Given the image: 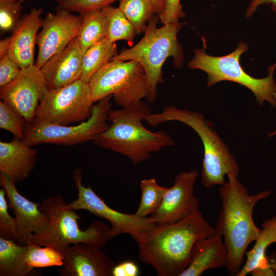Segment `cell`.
Returning a JSON list of instances; mask_svg holds the SVG:
<instances>
[{"instance_id": "12", "label": "cell", "mask_w": 276, "mask_h": 276, "mask_svg": "<svg viewBox=\"0 0 276 276\" xmlns=\"http://www.w3.org/2000/svg\"><path fill=\"white\" fill-rule=\"evenodd\" d=\"M47 89L41 69L34 64L21 68L15 79L0 87V97L30 123L35 119L40 99Z\"/></svg>"}, {"instance_id": "13", "label": "cell", "mask_w": 276, "mask_h": 276, "mask_svg": "<svg viewBox=\"0 0 276 276\" xmlns=\"http://www.w3.org/2000/svg\"><path fill=\"white\" fill-rule=\"evenodd\" d=\"M82 17L62 9L48 12L37 34V56L35 65L41 68L53 55L63 50L78 34Z\"/></svg>"}, {"instance_id": "19", "label": "cell", "mask_w": 276, "mask_h": 276, "mask_svg": "<svg viewBox=\"0 0 276 276\" xmlns=\"http://www.w3.org/2000/svg\"><path fill=\"white\" fill-rule=\"evenodd\" d=\"M32 147L15 137L10 142L0 141V172L15 182L27 179L34 169L37 155Z\"/></svg>"}, {"instance_id": "33", "label": "cell", "mask_w": 276, "mask_h": 276, "mask_svg": "<svg viewBox=\"0 0 276 276\" xmlns=\"http://www.w3.org/2000/svg\"><path fill=\"white\" fill-rule=\"evenodd\" d=\"M21 68L7 54L0 57V87L15 79Z\"/></svg>"}, {"instance_id": "21", "label": "cell", "mask_w": 276, "mask_h": 276, "mask_svg": "<svg viewBox=\"0 0 276 276\" xmlns=\"http://www.w3.org/2000/svg\"><path fill=\"white\" fill-rule=\"evenodd\" d=\"M259 236L252 248L245 252V263L237 276L276 275L269 265L266 250L276 242V216L265 220L261 224Z\"/></svg>"}, {"instance_id": "5", "label": "cell", "mask_w": 276, "mask_h": 276, "mask_svg": "<svg viewBox=\"0 0 276 276\" xmlns=\"http://www.w3.org/2000/svg\"><path fill=\"white\" fill-rule=\"evenodd\" d=\"M159 16L154 14L148 21L141 40L129 49H124L112 60L134 61L143 67L148 80L147 99L153 102L157 97V86L164 81L162 68L166 59L173 58L174 66L180 68L183 63V49L177 35L182 26L177 21L157 27Z\"/></svg>"}, {"instance_id": "17", "label": "cell", "mask_w": 276, "mask_h": 276, "mask_svg": "<svg viewBox=\"0 0 276 276\" xmlns=\"http://www.w3.org/2000/svg\"><path fill=\"white\" fill-rule=\"evenodd\" d=\"M42 9L33 8L20 18L9 37L7 54L21 68L33 65L37 32L41 27Z\"/></svg>"}, {"instance_id": "6", "label": "cell", "mask_w": 276, "mask_h": 276, "mask_svg": "<svg viewBox=\"0 0 276 276\" xmlns=\"http://www.w3.org/2000/svg\"><path fill=\"white\" fill-rule=\"evenodd\" d=\"M39 207L48 214L49 223L41 233L31 235L27 245L50 246L63 254L72 244L84 243L101 248L111 239L110 228L102 221H95L81 230L78 224L80 216L67 206L61 195L47 198Z\"/></svg>"}, {"instance_id": "22", "label": "cell", "mask_w": 276, "mask_h": 276, "mask_svg": "<svg viewBox=\"0 0 276 276\" xmlns=\"http://www.w3.org/2000/svg\"><path fill=\"white\" fill-rule=\"evenodd\" d=\"M15 241L0 237L1 276H27L33 271L26 262L28 245H21Z\"/></svg>"}, {"instance_id": "42", "label": "cell", "mask_w": 276, "mask_h": 276, "mask_svg": "<svg viewBox=\"0 0 276 276\" xmlns=\"http://www.w3.org/2000/svg\"><path fill=\"white\" fill-rule=\"evenodd\" d=\"M275 75H276V70H275Z\"/></svg>"}, {"instance_id": "24", "label": "cell", "mask_w": 276, "mask_h": 276, "mask_svg": "<svg viewBox=\"0 0 276 276\" xmlns=\"http://www.w3.org/2000/svg\"><path fill=\"white\" fill-rule=\"evenodd\" d=\"M81 25L76 38L84 53L90 47L106 38L108 22L101 9L80 14Z\"/></svg>"}, {"instance_id": "28", "label": "cell", "mask_w": 276, "mask_h": 276, "mask_svg": "<svg viewBox=\"0 0 276 276\" xmlns=\"http://www.w3.org/2000/svg\"><path fill=\"white\" fill-rule=\"evenodd\" d=\"M26 262L28 267L32 271L36 268L52 266H61L64 264L63 255L59 251L50 246L36 244L28 245Z\"/></svg>"}, {"instance_id": "14", "label": "cell", "mask_w": 276, "mask_h": 276, "mask_svg": "<svg viewBox=\"0 0 276 276\" xmlns=\"http://www.w3.org/2000/svg\"><path fill=\"white\" fill-rule=\"evenodd\" d=\"M198 175L193 170L176 175L173 185L168 188L160 205L150 215L157 225L179 221L198 208V199L194 194Z\"/></svg>"}, {"instance_id": "38", "label": "cell", "mask_w": 276, "mask_h": 276, "mask_svg": "<svg viewBox=\"0 0 276 276\" xmlns=\"http://www.w3.org/2000/svg\"><path fill=\"white\" fill-rule=\"evenodd\" d=\"M9 38L7 37L0 41V57L7 54Z\"/></svg>"}, {"instance_id": "2", "label": "cell", "mask_w": 276, "mask_h": 276, "mask_svg": "<svg viewBox=\"0 0 276 276\" xmlns=\"http://www.w3.org/2000/svg\"><path fill=\"white\" fill-rule=\"evenodd\" d=\"M219 189L222 209L215 225V233L221 235L228 252L226 268L229 275L238 274L243 267L248 246L255 241L261 229L256 225L253 212L257 203L269 197L265 190L249 195L246 187L238 176L229 175Z\"/></svg>"}, {"instance_id": "20", "label": "cell", "mask_w": 276, "mask_h": 276, "mask_svg": "<svg viewBox=\"0 0 276 276\" xmlns=\"http://www.w3.org/2000/svg\"><path fill=\"white\" fill-rule=\"evenodd\" d=\"M227 262L228 252L223 238L215 233L195 243L189 265L180 276H200L208 269L226 267Z\"/></svg>"}, {"instance_id": "40", "label": "cell", "mask_w": 276, "mask_h": 276, "mask_svg": "<svg viewBox=\"0 0 276 276\" xmlns=\"http://www.w3.org/2000/svg\"><path fill=\"white\" fill-rule=\"evenodd\" d=\"M275 135H276V129L272 131L271 132L269 133L268 135V136L269 137H271Z\"/></svg>"}, {"instance_id": "34", "label": "cell", "mask_w": 276, "mask_h": 276, "mask_svg": "<svg viewBox=\"0 0 276 276\" xmlns=\"http://www.w3.org/2000/svg\"><path fill=\"white\" fill-rule=\"evenodd\" d=\"M185 15L180 0H166L164 10L159 17L160 22L165 25L177 22Z\"/></svg>"}, {"instance_id": "36", "label": "cell", "mask_w": 276, "mask_h": 276, "mask_svg": "<svg viewBox=\"0 0 276 276\" xmlns=\"http://www.w3.org/2000/svg\"><path fill=\"white\" fill-rule=\"evenodd\" d=\"M263 5H270L271 10L276 14V0H251L245 12V18H249L258 7Z\"/></svg>"}, {"instance_id": "32", "label": "cell", "mask_w": 276, "mask_h": 276, "mask_svg": "<svg viewBox=\"0 0 276 276\" xmlns=\"http://www.w3.org/2000/svg\"><path fill=\"white\" fill-rule=\"evenodd\" d=\"M121 0H60L58 9H62L71 12L82 13L98 9L109 6Z\"/></svg>"}, {"instance_id": "15", "label": "cell", "mask_w": 276, "mask_h": 276, "mask_svg": "<svg viewBox=\"0 0 276 276\" xmlns=\"http://www.w3.org/2000/svg\"><path fill=\"white\" fill-rule=\"evenodd\" d=\"M15 182L5 174L0 173V185L6 191L9 208L13 211L17 222L15 241L26 246L31 235L39 234L46 228L49 218L48 214L40 209L39 203L31 201L19 193Z\"/></svg>"}, {"instance_id": "1", "label": "cell", "mask_w": 276, "mask_h": 276, "mask_svg": "<svg viewBox=\"0 0 276 276\" xmlns=\"http://www.w3.org/2000/svg\"><path fill=\"white\" fill-rule=\"evenodd\" d=\"M215 233V227L197 208L179 221L157 225L131 237L138 245L139 259L158 275L180 276L189 265L195 243Z\"/></svg>"}, {"instance_id": "16", "label": "cell", "mask_w": 276, "mask_h": 276, "mask_svg": "<svg viewBox=\"0 0 276 276\" xmlns=\"http://www.w3.org/2000/svg\"><path fill=\"white\" fill-rule=\"evenodd\" d=\"M63 255L60 275L112 276L114 263L100 247L79 243L69 246Z\"/></svg>"}, {"instance_id": "8", "label": "cell", "mask_w": 276, "mask_h": 276, "mask_svg": "<svg viewBox=\"0 0 276 276\" xmlns=\"http://www.w3.org/2000/svg\"><path fill=\"white\" fill-rule=\"evenodd\" d=\"M88 84L94 102L112 95L122 107L141 101L149 93L145 72L134 61L108 62L93 75Z\"/></svg>"}, {"instance_id": "18", "label": "cell", "mask_w": 276, "mask_h": 276, "mask_svg": "<svg viewBox=\"0 0 276 276\" xmlns=\"http://www.w3.org/2000/svg\"><path fill=\"white\" fill-rule=\"evenodd\" d=\"M83 54L76 37L63 50L51 57L40 68L48 88L57 89L79 79Z\"/></svg>"}, {"instance_id": "41", "label": "cell", "mask_w": 276, "mask_h": 276, "mask_svg": "<svg viewBox=\"0 0 276 276\" xmlns=\"http://www.w3.org/2000/svg\"><path fill=\"white\" fill-rule=\"evenodd\" d=\"M19 2H20L21 3H22V2L25 1V0H17ZM58 1V2H59L60 0H57Z\"/></svg>"}, {"instance_id": "31", "label": "cell", "mask_w": 276, "mask_h": 276, "mask_svg": "<svg viewBox=\"0 0 276 276\" xmlns=\"http://www.w3.org/2000/svg\"><path fill=\"white\" fill-rule=\"evenodd\" d=\"M6 193L4 188L0 189V235L6 239H15L18 226L16 218L12 217L8 211L9 205L6 198Z\"/></svg>"}, {"instance_id": "39", "label": "cell", "mask_w": 276, "mask_h": 276, "mask_svg": "<svg viewBox=\"0 0 276 276\" xmlns=\"http://www.w3.org/2000/svg\"><path fill=\"white\" fill-rule=\"evenodd\" d=\"M269 265L276 274V250L267 256Z\"/></svg>"}, {"instance_id": "37", "label": "cell", "mask_w": 276, "mask_h": 276, "mask_svg": "<svg viewBox=\"0 0 276 276\" xmlns=\"http://www.w3.org/2000/svg\"><path fill=\"white\" fill-rule=\"evenodd\" d=\"M154 10L155 13L159 16L163 13L166 0H151Z\"/></svg>"}, {"instance_id": "25", "label": "cell", "mask_w": 276, "mask_h": 276, "mask_svg": "<svg viewBox=\"0 0 276 276\" xmlns=\"http://www.w3.org/2000/svg\"><path fill=\"white\" fill-rule=\"evenodd\" d=\"M101 10L108 22L106 38L112 42L120 40L132 42L136 35L135 29L119 8L109 5Z\"/></svg>"}, {"instance_id": "23", "label": "cell", "mask_w": 276, "mask_h": 276, "mask_svg": "<svg viewBox=\"0 0 276 276\" xmlns=\"http://www.w3.org/2000/svg\"><path fill=\"white\" fill-rule=\"evenodd\" d=\"M117 44L104 38L84 53L79 79L89 83L93 75L118 55Z\"/></svg>"}, {"instance_id": "29", "label": "cell", "mask_w": 276, "mask_h": 276, "mask_svg": "<svg viewBox=\"0 0 276 276\" xmlns=\"http://www.w3.org/2000/svg\"><path fill=\"white\" fill-rule=\"evenodd\" d=\"M25 119L12 107L2 100L0 102V128L20 140L25 135Z\"/></svg>"}, {"instance_id": "3", "label": "cell", "mask_w": 276, "mask_h": 276, "mask_svg": "<svg viewBox=\"0 0 276 276\" xmlns=\"http://www.w3.org/2000/svg\"><path fill=\"white\" fill-rule=\"evenodd\" d=\"M150 113V108L142 101L121 109L111 108L107 113L111 125L95 137L93 144L126 156L134 166L145 161L152 153L175 144L166 131L152 132L144 126L143 121Z\"/></svg>"}, {"instance_id": "26", "label": "cell", "mask_w": 276, "mask_h": 276, "mask_svg": "<svg viewBox=\"0 0 276 276\" xmlns=\"http://www.w3.org/2000/svg\"><path fill=\"white\" fill-rule=\"evenodd\" d=\"M119 2V9L133 25L136 35L145 33L149 20L155 14L151 0H121Z\"/></svg>"}, {"instance_id": "10", "label": "cell", "mask_w": 276, "mask_h": 276, "mask_svg": "<svg viewBox=\"0 0 276 276\" xmlns=\"http://www.w3.org/2000/svg\"><path fill=\"white\" fill-rule=\"evenodd\" d=\"M94 102L89 84L78 79L57 89H47L35 118L62 125L81 123L90 117Z\"/></svg>"}, {"instance_id": "35", "label": "cell", "mask_w": 276, "mask_h": 276, "mask_svg": "<svg viewBox=\"0 0 276 276\" xmlns=\"http://www.w3.org/2000/svg\"><path fill=\"white\" fill-rule=\"evenodd\" d=\"M139 272V268L134 262L124 261L114 266L112 276H137Z\"/></svg>"}, {"instance_id": "11", "label": "cell", "mask_w": 276, "mask_h": 276, "mask_svg": "<svg viewBox=\"0 0 276 276\" xmlns=\"http://www.w3.org/2000/svg\"><path fill=\"white\" fill-rule=\"evenodd\" d=\"M75 186L78 190V197L67 204L74 210H84L107 220L111 225V239L122 234L131 236L154 228L156 223L149 217H139L134 213L125 214L109 207L94 191L90 186L82 185V170L77 169L73 174Z\"/></svg>"}, {"instance_id": "27", "label": "cell", "mask_w": 276, "mask_h": 276, "mask_svg": "<svg viewBox=\"0 0 276 276\" xmlns=\"http://www.w3.org/2000/svg\"><path fill=\"white\" fill-rule=\"evenodd\" d=\"M140 188L141 200L134 214L139 217H147L159 206L168 188L158 185L155 178H150L142 180Z\"/></svg>"}, {"instance_id": "30", "label": "cell", "mask_w": 276, "mask_h": 276, "mask_svg": "<svg viewBox=\"0 0 276 276\" xmlns=\"http://www.w3.org/2000/svg\"><path fill=\"white\" fill-rule=\"evenodd\" d=\"M21 3L17 0H0V28L13 31L20 18Z\"/></svg>"}, {"instance_id": "9", "label": "cell", "mask_w": 276, "mask_h": 276, "mask_svg": "<svg viewBox=\"0 0 276 276\" xmlns=\"http://www.w3.org/2000/svg\"><path fill=\"white\" fill-rule=\"evenodd\" d=\"M112 97L110 95L97 101L92 106L90 117L77 125H59L35 118L25 124L22 141L30 146L44 143L72 146L93 142L109 126L107 113L111 108Z\"/></svg>"}, {"instance_id": "7", "label": "cell", "mask_w": 276, "mask_h": 276, "mask_svg": "<svg viewBox=\"0 0 276 276\" xmlns=\"http://www.w3.org/2000/svg\"><path fill=\"white\" fill-rule=\"evenodd\" d=\"M248 48L246 42L240 41L234 51L222 56H212L204 49H196L194 57L188 66L191 69L200 70L206 73L208 87L223 81L236 82L251 90L259 105L262 106L266 101L272 107H276V81L273 77L276 62L268 67L266 77L257 78L250 76L240 62L241 55Z\"/></svg>"}, {"instance_id": "4", "label": "cell", "mask_w": 276, "mask_h": 276, "mask_svg": "<svg viewBox=\"0 0 276 276\" xmlns=\"http://www.w3.org/2000/svg\"><path fill=\"white\" fill-rule=\"evenodd\" d=\"M145 121L153 127L166 122L178 121L185 124L197 133L204 148L201 181L206 188L223 185L226 175L238 176L239 168L236 158L212 124L202 113L167 106L159 113H150Z\"/></svg>"}]
</instances>
